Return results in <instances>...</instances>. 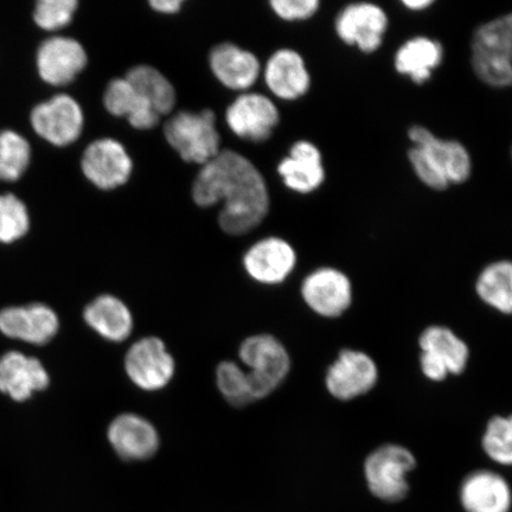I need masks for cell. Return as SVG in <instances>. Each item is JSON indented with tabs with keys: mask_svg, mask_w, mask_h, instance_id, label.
Instances as JSON below:
<instances>
[{
	"mask_svg": "<svg viewBox=\"0 0 512 512\" xmlns=\"http://www.w3.org/2000/svg\"><path fill=\"white\" fill-rule=\"evenodd\" d=\"M196 206L222 203L219 224L224 233L245 235L260 226L270 211L271 198L260 170L241 153L222 150L203 165L191 188Z\"/></svg>",
	"mask_w": 512,
	"mask_h": 512,
	"instance_id": "obj_1",
	"label": "cell"
},
{
	"mask_svg": "<svg viewBox=\"0 0 512 512\" xmlns=\"http://www.w3.org/2000/svg\"><path fill=\"white\" fill-rule=\"evenodd\" d=\"M412 142L407 156L419 181L434 191H445L452 185L469 181L472 157L466 146L456 139H443L422 125L408 130Z\"/></svg>",
	"mask_w": 512,
	"mask_h": 512,
	"instance_id": "obj_2",
	"label": "cell"
},
{
	"mask_svg": "<svg viewBox=\"0 0 512 512\" xmlns=\"http://www.w3.org/2000/svg\"><path fill=\"white\" fill-rule=\"evenodd\" d=\"M471 67L484 85L512 87V12L479 25L471 38Z\"/></svg>",
	"mask_w": 512,
	"mask_h": 512,
	"instance_id": "obj_3",
	"label": "cell"
},
{
	"mask_svg": "<svg viewBox=\"0 0 512 512\" xmlns=\"http://www.w3.org/2000/svg\"><path fill=\"white\" fill-rule=\"evenodd\" d=\"M164 137L178 156L191 164L206 165L222 151L216 115L211 110L172 115L164 125Z\"/></svg>",
	"mask_w": 512,
	"mask_h": 512,
	"instance_id": "obj_4",
	"label": "cell"
},
{
	"mask_svg": "<svg viewBox=\"0 0 512 512\" xmlns=\"http://www.w3.org/2000/svg\"><path fill=\"white\" fill-rule=\"evenodd\" d=\"M240 358L247 373L252 401L265 399L290 373L291 358L284 345L271 335H255L240 347Z\"/></svg>",
	"mask_w": 512,
	"mask_h": 512,
	"instance_id": "obj_5",
	"label": "cell"
},
{
	"mask_svg": "<svg viewBox=\"0 0 512 512\" xmlns=\"http://www.w3.org/2000/svg\"><path fill=\"white\" fill-rule=\"evenodd\" d=\"M416 467L414 454L396 444L377 447L364 462V477L376 498L384 502L402 501L409 491L407 476Z\"/></svg>",
	"mask_w": 512,
	"mask_h": 512,
	"instance_id": "obj_6",
	"label": "cell"
},
{
	"mask_svg": "<svg viewBox=\"0 0 512 512\" xmlns=\"http://www.w3.org/2000/svg\"><path fill=\"white\" fill-rule=\"evenodd\" d=\"M419 347L422 374L433 382H443L450 375L463 374L469 363V347L446 326H428L419 337Z\"/></svg>",
	"mask_w": 512,
	"mask_h": 512,
	"instance_id": "obj_7",
	"label": "cell"
},
{
	"mask_svg": "<svg viewBox=\"0 0 512 512\" xmlns=\"http://www.w3.org/2000/svg\"><path fill=\"white\" fill-rule=\"evenodd\" d=\"M60 329L59 315L46 303L32 302L0 309V335L10 341L44 347L54 341Z\"/></svg>",
	"mask_w": 512,
	"mask_h": 512,
	"instance_id": "obj_8",
	"label": "cell"
},
{
	"mask_svg": "<svg viewBox=\"0 0 512 512\" xmlns=\"http://www.w3.org/2000/svg\"><path fill=\"white\" fill-rule=\"evenodd\" d=\"M388 28L387 12L380 5L368 2L345 6L335 21L339 40L363 54H374L381 49Z\"/></svg>",
	"mask_w": 512,
	"mask_h": 512,
	"instance_id": "obj_9",
	"label": "cell"
},
{
	"mask_svg": "<svg viewBox=\"0 0 512 512\" xmlns=\"http://www.w3.org/2000/svg\"><path fill=\"white\" fill-rule=\"evenodd\" d=\"M30 120L38 136L59 147L75 143L85 126V115L79 102L67 94L55 95L37 105Z\"/></svg>",
	"mask_w": 512,
	"mask_h": 512,
	"instance_id": "obj_10",
	"label": "cell"
},
{
	"mask_svg": "<svg viewBox=\"0 0 512 512\" xmlns=\"http://www.w3.org/2000/svg\"><path fill=\"white\" fill-rule=\"evenodd\" d=\"M81 169L94 187L115 190L130 181L133 160L119 140L102 138L87 146L82 155Z\"/></svg>",
	"mask_w": 512,
	"mask_h": 512,
	"instance_id": "obj_11",
	"label": "cell"
},
{
	"mask_svg": "<svg viewBox=\"0 0 512 512\" xmlns=\"http://www.w3.org/2000/svg\"><path fill=\"white\" fill-rule=\"evenodd\" d=\"M125 370L140 389L155 392L168 386L175 375V360L162 339L145 337L128 349Z\"/></svg>",
	"mask_w": 512,
	"mask_h": 512,
	"instance_id": "obj_12",
	"label": "cell"
},
{
	"mask_svg": "<svg viewBox=\"0 0 512 512\" xmlns=\"http://www.w3.org/2000/svg\"><path fill=\"white\" fill-rule=\"evenodd\" d=\"M226 123L236 137L247 142L262 143L272 137L279 125L280 112L268 96L246 92L228 106Z\"/></svg>",
	"mask_w": 512,
	"mask_h": 512,
	"instance_id": "obj_13",
	"label": "cell"
},
{
	"mask_svg": "<svg viewBox=\"0 0 512 512\" xmlns=\"http://www.w3.org/2000/svg\"><path fill=\"white\" fill-rule=\"evenodd\" d=\"M50 383L49 370L40 358L19 350L0 355V394L11 401L28 402L46 392Z\"/></svg>",
	"mask_w": 512,
	"mask_h": 512,
	"instance_id": "obj_14",
	"label": "cell"
},
{
	"mask_svg": "<svg viewBox=\"0 0 512 512\" xmlns=\"http://www.w3.org/2000/svg\"><path fill=\"white\" fill-rule=\"evenodd\" d=\"M379 381V368L366 352L344 349L331 364L325 386L335 399L350 401L366 395Z\"/></svg>",
	"mask_w": 512,
	"mask_h": 512,
	"instance_id": "obj_15",
	"label": "cell"
},
{
	"mask_svg": "<svg viewBox=\"0 0 512 512\" xmlns=\"http://www.w3.org/2000/svg\"><path fill=\"white\" fill-rule=\"evenodd\" d=\"M302 296L317 315L337 318L349 310L354 290L347 274L334 267H320L304 279Z\"/></svg>",
	"mask_w": 512,
	"mask_h": 512,
	"instance_id": "obj_16",
	"label": "cell"
},
{
	"mask_svg": "<svg viewBox=\"0 0 512 512\" xmlns=\"http://www.w3.org/2000/svg\"><path fill=\"white\" fill-rule=\"evenodd\" d=\"M87 62L85 48L72 37H51L37 53L38 73L51 86L69 85L83 72Z\"/></svg>",
	"mask_w": 512,
	"mask_h": 512,
	"instance_id": "obj_17",
	"label": "cell"
},
{
	"mask_svg": "<svg viewBox=\"0 0 512 512\" xmlns=\"http://www.w3.org/2000/svg\"><path fill=\"white\" fill-rule=\"evenodd\" d=\"M297 266V253L284 239H262L243 256V267L256 283L278 285L290 277Z\"/></svg>",
	"mask_w": 512,
	"mask_h": 512,
	"instance_id": "obj_18",
	"label": "cell"
},
{
	"mask_svg": "<svg viewBox=\"0 0 512 512\" xmlns=\"http://www.w3.org/2000/svg\"><path fill=\"white\" fill-rule=\"evenodd\" d=\"M107 439L121 459L142 462L158 451L159 434L150 421L136 414H121L107 430Z\"/></svg>",
	"mask_w": 512,
	"mask_h": 512,
	"instance_id": "obj_19",
	"label": "cell"
},
{
	"mask_svg": "<svg viewBox=\"0 0 512 512\" xmlns=\"http://www.w3.org/2000/svg\"><path fill=\"white\" fill-rule=\"evenodd\" d=\"M264 78L270 92L283 101L302 99L311 88V75L304 57L293 49L275 51L266 63Z\"/></svg>",
	"mask_w": 512,
	"mask_h": 512,
	"instance_id": "obj_20",
	"label": "cell"
},
{
	"mask_svg": "<svg viewBox=\"0 0 512 512\" xmlns=\"http://www.w3.org/2000/svg\"><path fill=\"white\" fill-rule=\"evenodd\" d=\"M209 66L217 81L235 92L246 93L261 74L258 56L229 42L211 49Z\"/></svg>",
	"mask_w": 512,
	"mask_h": 512,
	"instance_id": "obj_21",
	"label": "cell"
},
{
	"mask_svg": "<svg viewBox=\"0 0 512 512\" xmlns=\"http://www.w3.org/2000/svg\"><path fill=\"white\" fill-rule=\"evenodd\" d=\"M278 174L286 188L297 194H311L322 187L325 181L322 152L315 144L299 140L279 163Z\"/></svg>",
	"mask_w": 512,
	"mask_h": 512,
	"instance_id": "obj_22",
	"label": "cell"
},
{
	"mask_svg": "<svg viewBox=\"0 0 512 512\" xmlns=\"http://www.w3.org/2000/svg\"><path fill=\"white\" fill-rule=\"evenodd\" d=\"M460 503L466 512H510L512 491L499 473L479 470L464 479Z\"/></svg>",
	"mask_w": 512,
	"mask_h": 512,
	"instance_id": "obj_23",
	"label": "cell"
},
{
	"mask_svg": "<svg viewBox=\"0 0 512 512\" xmlns=\"http://www.w3.org/2000/svg\"><path fill=\"white\" fill-rule=\"evenodd\" d=\"M445 49L438 40L427 36L409 38L396 50L394 68L415 85H425L443 63Z\"/></svg>",
	"mask_w": 512,
	"mask_h": 512,
	"instance_id": "obj_24",
	"label": "cell"
},
{
	"mask_svg": "<svg viewBox=\"0 0 512 512\" xmlns=\"http://www.w3.org/2000/svg\"><path fill=\"white\" fill-rule=\"evenodd\" d=\"M83 320L96 335L108 342L120 343L130 337L133 317L127 305L112 294H101L88 303Z\"/></svg>",
	"mask_w": 512,
	"mask_h": 512,
	"instance_id": "obj_25",
	"label": "cell"
},
{
	"mask_svg": "<svg viewBox=\"0 0 512 512\" xmlns=\"http://www.w3.org/2000/svg\"><path fill=\"white\" fill-rule=\"evenodd\" d=\"M104 105L113 117L125 118L138 131H149L159 124L160 117L157 112L125 76L108 83Z\"/></svg>",
	"mask_w": 512,
	"mask_h": 512,
	"instance_id": "obj_26",
	"label": "cell"
},
{
	"mask_svg": "<svg viewBox=\"0 0 512 512\" xmlns=\"http://www.w3.org/2000/svg\"><path fill=\"white\" fill-rule=\"evenodd\" d=\"M125 78L146 101H149L159 117L174 111L177 102L176 89L158 69L140 64L128 70Z\"/></svg>",
	"mask_w": 512,
	"mask_h": 512,
	"instance_id": "obj_27",
	"label": "cell"
},
{
	"mask_svg": "<svg viewBox=\"0 0 512 512\" xmlns=\"http://www.w3.org/2000/svg\"><path fill=\"white\" fill-rule=\"evenodd\" d=\"M476 292L484 304L512 315V261L498 260L486 266L478 275Z\"/></svg>",
	"mask_w": 512,
	"mask_h": 512,
	"instance_id": "obj_28",
	"label": "cell"
},
{
	"mask_svg": "<svg viewBox=\"0 0 512 512\" xmlns=\"http://www.w3.org/2000/svg\"><path fill=\"white\" fill-rule=\"evenodd\" d=\"M30 159L27 139L14 131L0 132V181H17L27 171Z\"/></svg>",
	"mask_w": 512,
	"mask_h": 512,
	"instance_id": "obj_29",
	"label": "cell"
},
{
	"mask_svg": "<svg viewBox=\"0 0 512 512\" xmlns=\"http://www.w3.org/2000/svg\"><path fill=\"white\" fill-rule=\"evenodd\" d=\"M483 450L492 462L512 466V414L494 416L486 425Z\"/></svg>",
	"mask_w": 512,
	"mask_h": 512,
	"instance_id": "obj_30",
	"label": "cell"
},
{
	"mask_svg": "<svg viewBox=\"0 0 512 512\" xmlns=\"http://www.w3.org/2000/svg\"><path fill=\"white\" fill-rule=\"evenodd\" d=\"M30 228L27 207L15 195L0 196V243L11 245L24 238Z\"/></svg>",
	"mask_w": 512,
	"mask_h": 512,
	"instance_id": "obj_31",
	"label": "cell"
},
{
	"mask_svg": "<svg viewBox=\"0 0 512 512\" xmlns=\"http://www.w3.org/2000/svg\"><path fill=\"white\" fill-rule=\"evenodd\" d=\"M216 383L224 399L233 406L241 407L252 402L247 373L238 364L222 362L216 370Z\"/></svg>",
	"mask_w": 512,
	"mask_h": 512,
	"instance_id": "obj_32",
	"label": "cell"
},
{
	"mask_svg": "<svg viewBox=\"0 0 512 512\" xmlns=\"http://www.w3.org/2000/svg\"><path fill=\"white\" fill-rule=\"evenodd\" d=\"M78 5L76 0H41L35 6V23L43 30H60L73 21Z\"/></svg>",
	"mask_w": 512,
	"mask_h": 512,
	"instance_id": "obj_33",
	"label": "cell"
},
{
	"mask_svg": "<svg viewBox=\"0 0 512 512\" xmlns=\"http://www.w3.org/2000/svg\"><path fill=\"white\" fill-rule=\"evenodd\" d=\"M275 15L286 22H302L315 16L319 10L318 0H272Z\"/></svg>",
	"mask_w": 512,
	"mask_h": 512,
	"instance_id": "obj_34",
	"label": "cell"
},
{
	"mask_svg": "<svg viewBox=\"0 0 512 512\" xmlns=\"http://www.w3.org/2000/svg\"><path fill=\"white\" fill-rule=\"evenodd\" d=\"M153 11L162 15H175L182 10L183 0H151L149 3Z\"/></svg>",
	"mask_w": 512,
	"mask_h": 512,
	"instance_id": "obj_35",
	"label": "cell"
},
{
	"mask_svg": "<svg viewBox=\"0 0 512 512\" xmlns=\"http://www.w3.org/2000/svg\"><path fill=\"white\" fill-rule=\"evenodd\" d=\"M433 4V0H403L402 2V5L411 11H424L430 9Z\"/></svg>",
	"mask_w": 512,
	"mask_h": 512,
	"instance_id": "obj_36",
	"label": "cell"
},
{
	"mask_svg": "<svg viewBox=\"0 0 512 512\" xmlns=\"http://www.w3.org/2000/svg\"><path fill=\"white\" fill-rule=\"evenodd\" d=\"M511 157H512V149H511Z\"/></svg>",
	"mask_w": 512,
	"mask_h": 512,
	"instance_id": "obj_37",
	"label": "cell"
}]
</instances>
